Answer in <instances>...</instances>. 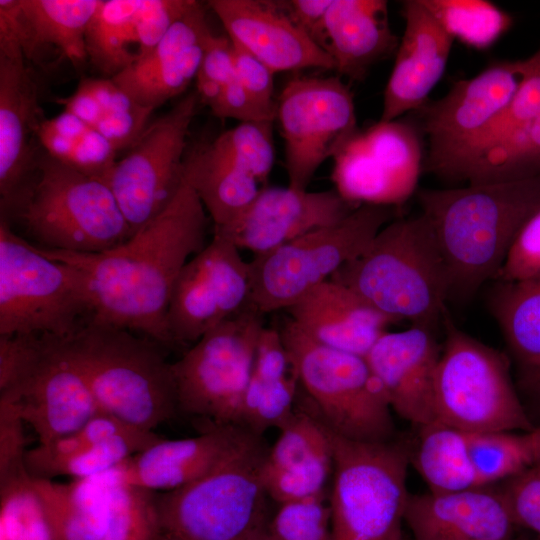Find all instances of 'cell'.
Returning <instances> with one entry per match:
<instances>
[{"label": "cell", "instance_id": "12", "mask_svg": "<svg viewBox=\"0 0 540 540\" xmlns=\"http://www.w3.org/2000/svg\"><path fill=\"white\" fill-rule=\"evenodd\" d=\"M398 208L361 204L340 222L309 232L249 262L248 306L265 315L287 310L360 256Z\"/></svg>", "mask_w": 540, "mask_h": 540}, {"label": "cell", "instance_id": "17", "mask_svg": "<svg viewBox=\"0 0 540 540\" xmlns=\"http://www.w3.org/2000/svg\"><path fill=\"white\" fill-rule=\"evenodd\" d=\"M422 159L415 125L378 121L359 130L334 156L332 181L349 202L399 209L416 191Z\"/></svg>", "mask_w": 540, "mask_h": 540}, {"label": "cell", "instance_id": "43", "mask_svg": "<svg viewBox=\"0 0 540 540\" xmlns=\"http://www.w3.org/2000/svg\"><path fill=\"white\" fill-rule=\"evenodd\" d=\"M421 1L453 38L473 48L491 46L511 25L510 16L488 1Z\"/></svg>", "mask_w": 540, "mask_h": 540}, {"label": "cell", "instance_id": "55", "mask_svg": "<svg viewBox=\"0 0 540 540\" xmlns=\"http://www.w3.org/2000/svg\"><path fill=\"white\" fill-rule=\"evenodd\" d=\"M246 540H273L268 530V523L254 531Z\"/></svg>", "mask_w": 540, "mask_h": 540}, {"label": "cell", "instance_id": "39", "mask_svg": "<svg viewBox=\"0 0 540 540\" xmlns=\"http://www.w3.org/2000/svg\"><path fill=\"white\" fill-rule=\"evenodd\" d=\"M37 139L52 158L104 182L118 160V151L105 137L64 110L41 122Z\"/></svg>", "mask_w": 540, "mask_h": 540}, {"label": "cell", "instance_id": "50", "mask_svg": "<svg viewBox=\"0 0 540 540\" xmlns=\"http://www.w3.org/2000/svg\"><path fill=\"white\" fill-rule=\"evenodd\" d=\"M231 40V39H230ZM235 79L263 107L276 115L274 72L255 55L232 41Z\"/></svg>", "mask_w": 540, "mask_h": 540}, {"label": "cell", "instance_id": "41", "mask_svg": "<svg viewBox=\"0 0 540 540\" xmlns=\"http://www.w3.org/2000/svg\"><path fill=\"white\" fill-rule=\"evenodd\" d=\"M470 452L483 481L497 483L540 463V426L525 432L472 435Z\"/></svg>", "mask_w": 540, "mask_h": 540}, {"label": "cell", "instance_id": "38", "mask_svg": "<svg viewBox=\"0 0 540 540\" xmlns=\"http://www.w3.org/2000/svg\"><path fill=\"white\" fill-rule=\"evenodd\" d=\"M419 428L411 463L429 491L452 492L482 485L469 453L467 433L437 421Z\"/></svg>", "mask_w": 540, "mask_h": 540}, {"label": "cell", "instance_id": "30", "mask_svg": "<svg viewBox=\"0 0 540 540\" xmlns=\"http://www.w3.org/2000/svg\"><path fill=\"white\" fill-rule=\"evenodd\" d=\"M290 320L326 347L364 357L397 322L350 288L327 280L287 309Z\"/></svg>", "mask_w": 540, "mask_h": 540}, {"label": "cell", "instance_id": "44", "mask_svg": "<svg viewBox=\"0 0 540 540\" xmlns=\"http://www.w3.org/2000/svg\"><path fill=\"white\" fill-rule=\"evenodd\" d=\"M0 540H52L44 506L29 471L0 482Z\"/></svg>", "mask_w": 540, "mask_h": 540}, {"label": "cell", "instance_id": "13", "mask_svg": "<svg viewBox=\"0 0 540 540\" xmlns=\"http://www.w3.org/2000/svg\"><path fill=\"white\" fill-rule=\"evenodd\" d=\"M264 327V315L247 305L171 363L178 412L206 419L208 427L239 426Z\"/></svg>", "mask_w": 540, "mask_h": 540}, {"label": "cell", "instance_id": "5", "mask_svg": "<svg viewBox=\"0 0 540 540\" xmlns=\"http://www.w3.org/2000/svg\"><path fill=\"white\" fill-rule=\"evenodd\" d=\"M47 250L96 254L114 249L131 229L110 187L44 153L14 211Z\"/></svg>", "mask_w": 540, "mask_h": 540}, {"label": "cell", "instance_id": "18", "mask_svg": "<svg viewBox=\"0 0 540 540\" xmlns=\"http://www.w3.org/2000/svg\"><path fill=\"white\" fill-rule=\"evenodd\" d=\"M250 294L249 262L226 236L212 240L180 272L166 314L173 345L194 344L241 312Z\"/></svg>", "mask_w": 540, "mask_h": 540}, {"label": "cell", "instance_id": "20", "mask_svg": "<svg viewBox=\"0 0 540 540\" xmlns=\"http://www.w3.org/2000/svg\"><path fill=\"white\" fill-rule=\"evenodd\" d=\"M359 205L334 190L308 191L263 187L229 227L214 233L229 238L240 250L260 255L314 230L334 225Z\"/></svg>", "mask_w": 540, "mask_h": 540}, {"label": "cell", "instance_id": "1", "mask_svg": "<svg viewBox=\"0 0 540 540\" xmlns=\"http://www.w3.org/2000/svg\"><path fill=\"white\" fill-rule=\"evenodd\" d=\"M207 212L183 182L167 207L122 245L96 254L39 248L85 276L93 318L171 346L166 314L176 280L206 245Z\"/></svg>", "mask_w": 540, "mask_h": 540}, {"label": "cell", "instance_id": "3", "mask_svg": "<svg viewBox=\"0 0 540 540\" xmlns=\"http://www.w3.org/2000/svg\"><path fill=\"white\" fill-rule=\"evenodd\" d=\"M330 280L350 288L397 323L406 320L434 331L442 327L449 300L448 275L421 213L386 224L368 248Z\"/></svg>", "mask_w": 540, "mask_h": 540}, {"label": "cell", "instance_id": "40", "mask_svg": "<svg viewBox=\"0 0 540 540\" xmlns=\"http://www.w3.org/2000/svg\"><path fill=\"white\" fill-rule=\"evenodd\" d=\"M520 83L500 116L474 145L451 182L463 181L468 170L487 152L499 146L540 114V49L518 60Z\"/></svg>", "mask_w": 540, "mask_h": 540}, {"label": "cell", "instance_id": "28", "mask_svg": "<svg viewBox=\"0 0 540 540\" xmlns=\"http://www.w3.org/2000/svg\"><path fill=\"white\" fill-rule=\"evenodd\" d=\"M211 34L203 4L194 0L147 56L112 79L138 104L155 110L196 80Z\"/></svg>", "mask_w": 540, "mask_h": 540}, {"label": "cell", "instance_id": "11", "mask_svg": "<svg viewBox=\"0 0 540 540\" xmlns=\"http://www.w3.org/2000/svg\"><path fill=\"white\" fill-rule=\"evenodd\" d=\"M280 333L304 401L332 432L366 443L395 439L392 410L364 357L315 342L290 319Z\"/></svg>", "mask_w": 540, "mask_h": 540}, {"label": "cell", "instance_id": "19", "mask_svg": "<svg viewBox=\"0 0 540 540\" xmlns=\"http://www.w3.org/2000/svg\"><path fill=\"white\" fill-rule=\"evenodd\" d=\"M36 82L19 42L0 35V200L15 210L31 183L37 159L33 138L44 120ZM38 140V139H37Z\"/></svg>", "mask_w": 540, "mask_h": 540}, {"label": "cell", "instance_id": "16", "mask_svg": "<svg viewBox=\"0 0 540 540\" xmlns=\"http://www.w3.org/2000/svg\"><path fill=\"white\" fill-rule=\"evenodd\" d=\"M519 83L518 61L497 62L471 79L454 83L444 97L419 108L429 142L425 169L451 182L468 153L508 106Z\"/></svg>", "mask_w": 540, "mask_h": 540}, {"label": "cell", "instance_id": "33", "mask_svg": "<svg viewBox=\"0 0 540 540\" xmlns=\"http://www.w3.org/2000/svg\"><path fill=\"white\" fill-rule=\"evenodd\" d=\"M299 387L280 330L265 326L258 339L239 426L261 436L270 428L279 429L295 410Z\"/></svg>", "mask_w": 540, "mask_h": 540}, {"label": "cell", "instance_id": "7", "mask_svg": "<svg viewBox=\"0 0 540 540\" xmlns=\"http://www.w3.org/2000/svg\"><path fill=\"white\" fill-rule=\"evenodd\" d=\"M0 401L32 427L39 444L102 412L62 337L51 334L0 336Z\"/></svg>", "mask_w": 540, "mask_h": 540}, {"label": "cell", "instance_id": "35", "mask_svg": "<svg viewBox=\"0 0 540 540\" xmlns=\"http://www.w3.org/2000/svg\"><path fill=\"white\" fill-rule=\"evenodd\" d=\"M113 473L69 483L33 476L52 540H101L107 525Z\"/></svg>", "mask_w": 540, "mask_h": 540}, {"label": "cell", "instance_id": "47", "mask_svg": "<svg viewBox=\"0 0 540 540\" xmlns=\"http://www.w3.org/2000/svg\"><path fill=\"white\" fill-rule=\"evenodd\" d=\"M268 530L273 540H331L328 496L278 505Z\"/></svg>", "mask_w": 540, "mask_h": 540}, {"label": "cell", "instance_id": "42", "mask_svg": "<svg viewBox=\"0 0 540 540\" xmlns=\"http://www.w3.org/2000/svg\"><path fill=\"white\" fill-rule=\"evenodd\" d=\"M540 176V114L505 142L481 157L466 173L469 185L509 182Z\"/></svg>", "mask_w": 540, "mask_h": 540}, {"label": "cell", "instance_id": "24", "mask_svg": "<svg viewBox=\"0 0 540 540\" xmlns=\"http://www.w3.org/2000/svg\"><path fill=\"white\" fill-rule=\"evenodd\" d=\"M160 438L100 412L76 431L27 450L26 467L37 478H91L115 470Z\"/></svg>", "mask_w": 540, "mask_h": 540}, {"label": "cell", "instance_id": "54", "mask_svg": "<svg viewBox=\"0 0 540 540\" xmlns=\"http://www.w3.org/2000/svg\"><path fill=\"white\" fill-rule=\"evenodd\" d=\"M196 79L223 87L235 79L233 46L228 36L211 34Z\"/></svg>", "mask_w": 540, "mask_h": 540}, {"label": "cell", "instance_id": "32", "mask_svg": "<svg viewBox=\"0 0 540 540\" xmlns=\"http://www.w3.org/2000/svg\"><path fill=\"white\" fill-rule=\"evenodd\" d=\"M325 36V51L335 70L355 81L363 80L375 62L399 45L384 0H333L325 18Z\"/></svg>", "mask_w": 540, "mask_h": 540}, {"label": "cell", "instance_id": "4", "mask_svg": "<svg viewBox=\"0 0 540 540\" xmlns=\"http://www.w3.org/2000/svg\"><path fill=\"white\" fill-rule=\"evenodd\" d=\"M62 340L103 413L153 431L178 412L171 363L158 342L93 317Z\"/></svg>", "mask_w": 540, "mask_h": 540}, {"label": "cell", "instance_id": "49", "mask_svg": "<svg viewBox=\"0 0 540 540\" xmlns=\"http://www.w3.org/2000/svg\"><path fill=\"white\" fill-rule=\"evenodd\" d=\"M540 277V209L523 225L495 281L516 282Z\"/></svg>", "mask_w": 540, "mask_h": 540}, {"label": "cell", "instance_id": "53", "mask_svg": "<svg viewBox=\"0 0 540 540\" xmlns=\"http://www.w3.org/2000/svg\"><path fill=\"white\" fill-rule=\"evenodd\" d=\"M332 1L286 0L278 2L290 20L325 51V18Z\"/></svg>", "mask_w": 540, "mask_h": 540}, {"label": "cell", "instance_id": "52", "mask_svg": "<svg viewBox=\"0 0 540 540\" xmlns=\"http://www.w3.org/2000/svg\"><path fill=\"white\" fill-rule=\"evenodd\" d=\"M212 113L219 118L240 122L272 121L276 115L257 102L236 80L224 87L222 97Z\"/></svg>", "mask_w": 540, "mask_h": 540}, {"label": "cell", "instance_id": "25", "mask_svg": "<svg viewBox=\"0 0 540 540\" xmlns=\"http://www.w3.org/2000/svg\"><path fill=\"white\" fill-rule=\"evenodd\" d=\"M252 434L240 426L222 425L194 437L160 438L117 467V478L154 493L173 491L224 464Z\"/></svg>", "mask_w": 540, "mask_h": 540}, {"label": "cell", "instance_id": "6", "mask_svg": "<svg viewBox=\"0 0 540 540\" xmlns=\"http://www.w3.org/2000/svg\"><path fill=\"white\" fill-rule=\"evenodd\" d=\"M268 450L263 437L252 434L214 471L157 494L158 540H246L267 524L262 469Z\"/></svg>", "mask_w": 540, "mask_h": 540}, {"label": "cell", "instance_id": "37", "mask_svg": "<svg viewBox=\"0 0 540 540\" xmlns=\"http://www.w3.org/2000/svg\"><path fill=\"white\" fill-rule=\"evenodd\" d=\"M56 102L105 137L119 152L128 149L148 125L154 109L138 104L112 78H85Z\"/></svg>", "mask_w": 540, "mask_h": 540}, {"label": "cell", "instance_id": "36", "mask_svg": "<svg viewBox=\"0 0 540 540\" xmlns=\"http://www.w3.org/2000/svg\"><path fill=\"white\" fill-rule=\"evenodd\" d=\"M183 176L202 202L214 231L232 225L263 188L209 143L186 152Z\"/></svg>", "mask_w": 540, "mask_h": 540}, {"label": "cell", "instance_id": "14", "mask_svg": "<svg viewBox=\"0 0 540 540\" xmlns=\"http://www.w3.org/2000/svg\"><path fill=\"white\" fill-rule=\"evenodd\" d=\"M199 101L197 92H191L147 125L106 178L132 235L159 215L179 190Z\"/></svg>", "mask_w": 540, "mask_h": 540}, {"label": "cell", "instance_id": "45", "mask_svg": "<svg viewBox=\"0 0 540 540\" xmlns=\"http://www.w3.org/2000/svg\"><path fill=\"white\" fill-rule=\"evenodd\" d=\"M156 497L154 492L121 483L114 470L101 540H158Z\"/></svg>", "mask_w": 540, "mask_h": 540}, {"label": "cell", "instance_id": "23", "mask_svg": "<svg viewBox=\"0 0 540 540\" xmlns=\"http://www.w3.org/2000/svg\"><path fill=\"white\" fill-rule=\"evenodd\" d=\"M194 0H101L86 33L87 59L113 78L147 56Z\"/></svg>", "mask_w": 540, "mask_h": 540}, {"label": "cell", "instance_id": "10", "mask_svg": "<svg viewBox=\"0 0 540 540\" xmlns=\"http://www.w3.org/2000/svg\"><path fill=\"white\" fill-rule=\"evenodd\" d=\"M94 314L84 274L45 256L0 221V336L67 338Z\"/></svg>", "mask_w": 540, "mask_h": 540}, {"label": "cell", "instance_id": "27", "mask_svg": "<svg viewBox=\"0 0 540 540\" xmlns=\"http://www.w3.org/2000/svg\"><path fill=\"white\" fill-rule=\"evenodd\" d=\"M227 36L274 73L308 68L335 70L332 58L287 16L278 1L210 0Z\"/></svg>", "mask_w": 540, "mask_h": 540}, {"label": "cell", "instance_id": "57", "mask_svg": "<svg viewBox=\"0 0 540 540\" xmlns=\"http://www.w3.org/2000/svg\"><path fill=\"white\" fill-rule=\"evenodd\" d=\"M510 540H515V539L513 538V539H510Z\"/></svg>", "mask_w": 540, "mask_h": 540}, {"label": "cell", "instance_id": "15", "mask_svg": "<svg viewBox=\"0 0 540 540\" xmlns=\"http://www.w3.org/2000/svg\"><path fill=\"white\" fill-rule=\"evenodd\" d=\"M289 186L306 190L319 167L359 131L353 94L340 77H296L277 98Z\"/></svg>", "mask_w": 540, "mask_h": 540}, {"label": "cell", "instance_id": "29", "mask_svg": "<svg viewBox=\"0 0 540 540\" xmlns=\"http://www.w3.org/2000/svg\"><path fill=\"white\" fill-rule=\"evenodd\" d=\"M402 3L405 28L384 91L381 122L396 120L426 103L444 74L454 40L421 0Z\"/></svg>", "mask_w": 540, "mask_h": 540}, {"label": "cell", "instance_id": "8", "mask_svg": "<svg viewBox=\"0 0 540 540\" xmlns=\"http://www.w3.org/2000/svg\"><path fill=\"white\" fill-rule=\"evenodd\" d=\"M328 430L334 454L328 495L331 540H402L410 494L408 443L358 442Z\"/></svg>", "mask_w": 540, "mask_h": 540}, {"label": "cell", "instance_id": "56", "mask_svg": "<svg viewBox=\"0 0 540 540\" xmlns=\"http://www.w3.org/2000/svg\"><path fill=\"white\" fill-rule=\"evenodd\" d=\"M528 394L536 401L540 410V380L536 385L528 392Z\"/></svg>", "mask_w": 540, "mask_h": 540}, {"label": "cell", "instance_id": "51", "mask_svg": "<svg viewBox=\"0 0 540 540\" xmlns=\"http://www.w3.org/2000/svg\"><path fill=\"white\" fill-rule=\"evenodd\" d=\"M24 424L10 404L0 401V482L28 471Z\"/></svg>", "mask_w": 540, "mask_h": 540}, {"label": "cell", "instance_id": "22", "mask_svg": "<svg viewBox=\"0 0 540 540\" xmlns=\"http://www.w3.org/2000/svg\"><path fill=\"white\" fill-rule=\"evenodd\" d=\"M279 430L262 469L267 496L278 505L327 497L334 470L330 433L299 392L293 414Z\"/></svg>", "mask_w": 540, "mask_h": 540}, {"label": "cell", "instance_id": "2", "mask_svg": "<svg viewBox=\"0 0 540 540\" xmlns=\"http://www.w3.org/2000/svg\"><path fill=\"white\" fill-rule=\"evenodd\" d=\"M441 252L449 300L468 301L494 282L519 231L540 209V176L418 192Z\"/></svg>", "mask_w": 540, "mask_h": 540}, {"label": "cell", "instance_id": "21", "mask_svg": "<svg viewBox=\"0 0 540 540\" xmlns=\"http://www.w3.org/2000/svg\"><path fill=\"white\" fill-rule=\"evenodd\" d=\"M434 333L421 326L387 331L365 356L391 410L418 427L436 421L434 390L442 345Z\"/></svg>", "mask_w": 540, "mask_h": 540}, {"label": "cell", "instance_id": "34", "mask_svg": "<svg viewBox=\"0 0 540 540\" xmlns=\"http://www.w3.org/2000/svg\"><path fill=\"white\" fill-rule=\"evenodd\" d=\"M492 283L488 307L516 365L518 384L528 393L540 380V277Z\"/></svg>", "mask_w": 540, "mask_h": 540}, {"label": "cell", "instance_id": "48", "mask_svg": "<svg viewBox=\"0 0 540 540\" xmlns=\"http://www.w3.org/2000/svg\"><path fill=\"white\" fill-rule=\"evenodd\" d=\"M498 483L516 526L540 535V463Z\"/></svg>", "mask_w": 540, "mask_h": 540}, {"label": "cell", "instance_id": "26", "mask_svg": "<svg viewBox=\"0 0 540 540\" xmlns=\"http://www.w3.org/2000/svg\"><path fill=\"white\" fill-rule=\"evenodd\" d=\"M404 521L414 540H510L517 527L497 483L409 494Z\"/></svg>", "mask_w": 540, "mask_h": 540}, {"label": "cell", "instance_id": "31", "mask_svg": "<svg viewBox=\"0 0 540 540\" xmlns=\"http://www.w3.org/2000/svg\"><path fill=\"white\" fill-rule=\"evenodd\" d=\"M101 0H0V32L27 60L53 46L75 66L87 60L86 33Z\"/></svg>", "mask_w": 540, "mask_h": 540}, {"label": "cell", "instance_id": "9", "mask_svg": "<svg viewBox=\"0 0 540 540\" xmlns=\"http://www.w3.org/2000/svg\"><path fill=\"white\" fill-rule=\"evenodd\" d=\"M442 328L436 421L471 434L533 429L512 381L510 358L460 329L447 309Z\"/></svg>", "mask_w": 540, "mask_h": 540}, {"label": "cell", "instance_id": "46", "mask_svg": "<svg viewBox=\"0 0 540 540\" xmlns=\"http://www.w3.org/2000/svg\"><path fill=\"white\" fill-rule=\"evenodd\" d=\"M273 123L240 122L209 145L265 187L274 164Z\"/></svg>", "mask_w": 540, "mask_h": 540}]
</instances>
